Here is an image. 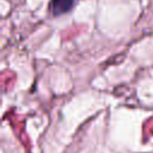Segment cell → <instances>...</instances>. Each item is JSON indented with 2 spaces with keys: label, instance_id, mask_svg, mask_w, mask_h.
Here are the masks:
<instances>
[{
  "label": "cell",
  "instance_id": "1",
  "mask_svg": "<svg viewBox=\"0 0 153 153\" xmlns=\"http://www.w3.org/2000/svg\"><path fill=\"white\" fill-rule=\"evenodd\" d=\"M73 5L74 0H51L49 10L53 16H62L71 11Z\"/></svg>",
  "mask_w": 153,
  "mask_h": 153
}]
</instances>
